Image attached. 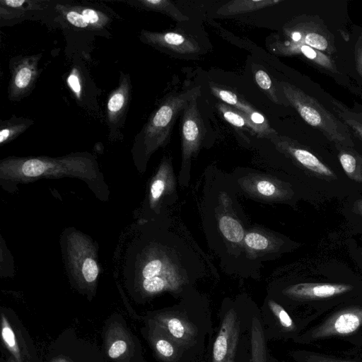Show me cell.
Masks as SVG:
<instances>
[{"mask_svg": "<svg viewBox=\"0 0 362 362\" xmlns=\"http://www.w3.org/2000/svg\"><path fill=\"white\" fill-rule=\"evenodd\" d=\"M280 84L286 98L304 121L337 145L354 146L349 129L335 114L294 85L284 81Z\"/></svg>", "mask_w": 362, "mask_h": 362, "instance_id": "6da1fadb", "label": "cell"}, {"mask_svg": "<svg viewBox=\"0 0 362 362\" xmlns=\"http://www.w3.org/2000/svg\"><path fill=\"white\" fill-rule=\"evenodd\" d=\"M199 87L165 98L136 136L134 148L150 155L168 139L177 115L199 95Z\"/></svg>", "mask_w": 362, "mask_h": 362, "instance_id": "7a4b0ae2", "label": "cell"}, {"mask_svg": "<svg viewBox=\"0 0 362 362\" xmlns=\"http://www.w3.org/2000/svg\"><path fill=\"white\" fill-rule=\"evenodd\" d=\"M93 168L90 156L76 154L62 158H10L1 162V169L10 175L35 177L40 175L59 173H85Z\"/></svg>", "mask_w": 362, "mask_h": 362, "instance_id": "3957f363", "label": "cell"}, {"mask_svg": "<svg viewBox=\"0 0 362 362\" xmlns=\"http://www.w3.org/2000/svg\"><path fill=\"white\" fill-rule=\"evenodd\" d=\"M276 42L308 45L332 57L337 52L333 35L323 23L310 16L290 23L284 28L283 37Z\"/></svg>", "mask_w": 362, "mask_h": 362, "instance_id": "277c9868", "label": "cell"}, {"mask_svg": "<svg viewBox=\"0 0 362 362\" xmlns=\"http://www.w3.org/2000/svg\"><path fill=\"white\" fill-rule=\"evenodd\" d=\"M42 54L18 56L10 59L11 78L8 87V98L11 101H20L33 91L40 75L39 62Z\"/></svg>", "mask_w": 362, "mask_h": 362, "instance_id": "5b68a950", "label": "cell"}, {"mask_svg": "<svg viewBox=\"0 0 362 362\" xmlns=\"http://www.w3.org/2000/svg\"><path fill=\"white\" fill-rule=\"evenodd\" d=\"M130 76L121 72L118 86L110 93L106 106L107 122L110 136L119 132L125 120L132 94Z\"/></svg>", "mask_w": 362, "mask_h": 362, "instance_id": "8992f818", "label": "cell"}, {"mask_svg": "<svg viewBox=\"0 0 362 362\" xmlns=\"http://www.w3.org/2000/svg\"><path fill=\"white\" fill-rule=\"evenodd\" d=\"M139 38L144 43L157 49L180 54H195L201 49L193 37L175 31L152 32L143 30Z\"/></svg>", "mask_w": 362, "mask_h": 362, "instance_id": "52a82bcc", "label": "cell"}, {"mask_svg": "<svg viewBox=\"0 0 362 362\" xmlns=\"http://www.w3.org/2000/svg\"><path fill=\"white\" fill-rule=\"evenodd\" d=\"M194 98L183 110L181 122L182 154L189 158L199 148L204 136V126Z\"/></svg>", "mask_w": 362, "mask_h": 362, "instance_id": "ba28073f", "label": "cell"}, {"mask_svg": "<svg viewBox=\"0 0 362 362\" xmlns=\"http://www.w3.org/2000/svg\"><path fill=\"white\" fill-rule=\"evenodd\" d=\"M57 8L65 21L76 28L100 30L110 22L105 13L91 6L58 4Z\"/></svg>", "mask_w": 362, "mask_h": 362, "instance_id": "9c48e42d", "label": "cell"}, {"mask_svg": "<svg viewBox=\"0 0 362 362\" xmlns=\"http://www.w3.org/2000/svg\"><path fill=\"white\" fill-rule=\"evenodd\" d=\"M50 3L45 0H0L1 25L28 18L46 10Z\"/></svg>", "mask_w": 362, "mask_h": 362, "instance_id": "30bf717a", "label": "cell"}, {"mask_svg": "<svg viewBox=\"0 0 362 362\" xmlns=\"http://www.w3.org/2000/svg\"><path fill=\"white\" fill-rule=\"evenodd\" d=\"M362 325V308L341 311L331 317L314 333L316 337L347 334L355 332Z\"/></svg>", "mask_w": 362, "mask_h": 362, "instance_id": "8fae6325", "label": "cell"}, {"mask_svg": "<svg viewBox=\"0 0 362 362\" xmlns=\"http://www.w3.org/2000/svg\"><path fill=\"white\" fill-rule=\"evenodd\" d=\"M167 265L160 258L152 257L145 261L139 269V276L144 291L155 293L163 291L166 286L164 274Z\"/></svg>", "mask_w": 362, "mask_h": 362, "instance_id": "7c38bea8", "label": "cell"}, {"mask_svg": "<svg viewBox=\"0 0 362 362\" xmlns=\"http://www.w3.org/2000/svg\"><path fill=\"white\" fill-rule=\"evenodd\" d=\"M279 145L298 163L307 169L322 175H332V172L315 154L310 151L296 145L289 139L279 141Z\"/></svg>", "mask_w": 362, "mask_h": 362, "instance_id": "4fadbf2b", "label": "cell"}, {"mask_svg": "<svg viewBox=\"0 0 362 362\" xmlns=\"http://www.w3.org/2000/svg\"><path fill=\"white\" fill-rule=\"evenodd\" d=\"M351 289L348 285L332 284H300L291 288L293 294L306 298H325L345 293Z\"/></svg>", "mask_w": 362, "mask_h": 362, "instance_id": "5bb4252c", "label": "cell"}, {"mask_svg": "<svg viewBox=\"0 0 362 362\" xmlns=\"http://www.w3.org/2000/svg\"><path fill=\"white\" fill-rule=\"evenodd\" d=\"M125 3L141 9L162 13L179 22L189 20L187 16L168 0H128Z\"/></svg>", "mask_w": 362, "mask_h": 362, "instance_id": "9a60e30c", "label": "cell"}, {"mask_svg": "<svg viewBox=\"0 0 362 362\" xmlns=\"http://www.w3.org/2000/svg\"><path fill=\"white\" fill-rule=\"evenodd\" d=\"M279 0H234L221 6L217 13L221 16H231L257 11L280 3Z\"/></svg>", "mask_w": 362, "mask_h": 362, "instance_id": "2e32d148", "label": "cell"}, {"mask_svg": "<svg viewBox=\"0 0 362 362\" xmlns=\"http://www.w3.org/2000/svg\"><path fill=\"white\" fill-rule=\"evenodd\" d=\"M71 256L74 269L82 279L88 284L94 283L99 273L95 259L88 252L73 251Z\"/></svg>", "mask_w": 362, "mask_h": 362, "instance_id": "e0dca14e", "label": "cell"}, {"mask_svg": "<svg viewBox=\"0 0 362 362\" xmlns=\"http://www.w3.org/2000/svg\"><path fill=\"white\" fill-rule=\"evenodd\" d=\"M34 124V120L28 117L11 118L0 122V145L11 142L25 132Z\"/></svg>", "mask_w": 362, "mask_h": 362, "instance_id": "ac0fdd59", "label": "cell"}, {"mask_svg": "<svg viewBox=\"0 0 362 362\" xmlns=\"http://www.w3.org/2000/svg\"><path fill=\"white\" fill-rule=\"evenodd\" d=\"M211 90L213 94L219 98L224 103L238 109L247 116L255 108H253L247 102L243 100L235 93L221 88L215 85H210Z\"/></svg>", "mask_w": 362, "mask_h": 362, "instance_id": "d6986e66", "label": "cell"}, {"mask_svg": "<svg viewBox=\"0 0 362 362\" xmlns=\"http://www.w3.org/2000/svg\"><path fill=\"white\" fill-rule=\"evenodd\" d=\"M218 110L229 124L238 129H246L254 132L252 126L245 114L226 103H218Z\"/></svg>", "mask_w": 362, "mask_h": 362, "instance_id": "ffe728a7", "label": "cell"}, {"mask_svg": "<svg viewBox=\"0 0 362 362\" xmlns=\"http://www.w3.org/2000/svg\"><path fill=\"white\" fill-rule=\"evenodd\" d=\"M1 337L16 362H23L15 333L4 314H1Z\"/></svg>", "mask_w": 362, "mask_h": 362, "instance_id": "44dd1931", "label": "cell"}, {"mask_svg": "<svg viewBox=\"0 0 362 362\" xmlns=\"http://www.w3.org/2000/svg\"><path fill=\"white\" fill-rule=\"evenodd\" d=\"M220 229L225 238L232 242L239 243L244 237V230L240 223L235 218L225 216L219 222Z\"/></svg>", "mask_w": 362, "mask_h": 362, "instance_id": "7402d4cb", "label": "cell"}, {"mask_svg": "<svg viewBox=\"0 0 362 362\" xmlns=\"http://www.w3.org/2000/svg\"><path fill=\"white\" fill-rule=\"evenodd\" d=\"M66 82L78 101L82 102L85 98V90L86 89V81L81 69L74 66L66 78Z\"/></svg>", "mask_w": 362, "mask_h": 362, "instance_id": "603a6c76", "label": "cell"}, {"mask_svg": "<svg viewBox=\"0 0 362 362\" xmlns=\"http://www.w3.org/2000/svg\"><path fill=\"white\" fill-rule=\"evenodd\" d=\"M255 78L259 87L267 92L274 102L278 103V98L272 88V82L268 74L264 70H257L255 74Z\"/></svg>", "mask_w": 362, "mask_h": 362, "instance_id": "cb8c5ba5", "label": "cell"}, {"mask_svg": "<svg viewBox=\"0 0 362 362\" xmlns=\"http://www.w3.org/2000/svg\"><path fill=\"white\" fill-rule=\"evenodd\" d=\"M344 170L349 175L355 173L357 167V158L351 152L341 150L339 156Z\"/></svg>", "mask_w": 362, "mask_h": 362, "instance_id": "d4e9b609", "label": "cell"}, {"mask_svg": "<svg viewBox=\"0 0 362 362\" xmlns=\"http://www.w3.org/2000/svg\"><path fill=\"white\" fill-rule=\"evenodd\" d=\"M245 243L249 247L257 250H264L269 245L268 239L257 233L247 234L245 237Z\"/></svg>", "mask_w": 362, "mask_h": 362, "instance_id": "484cf974", "label": "cell"}, {"mask_svg": "<svg viewBox=\"0 0 362 362\" xmlns=\"http://www.w3.org/2000/svg\"><path fill=\"white\" fill-rule=\"evenodd\" d=\"M227 339L226 337L223 335L220 334L214 345V359L217 361H222L227 352Z\"/></svg>", "mask_w": 362, "mask_h": 362, "instance_id": "4316f807", "label": "cell"}, {"mask_svg": "<svg viewBox=\"0 0 362 362\" xmlns=\"http://www.w3.org/2000/svg\"><path fill=\"white\" fill-rule=\"evenodd\" d=\"M127 349V344L123 339H117L112 343L108 349V356L111 358H117L121 356Z\"/></svg>", "mask_w": 362, "mask_h": 362, "instance_id": "83f0119b", "label": "cell"}, {"mask_svg": "<svg viewBox=\"0 0 362 362\" xmlns=\"http://www.w3.org/2000/svg\"><path fill=\"white\" fill-rule=\"evenodd\" d=\"M165 184L161 177L155 179L151 186V201L156 202L161 197L165 190Z\"/></svg>", "mask_w": 362, "mask_h": 362, "instance_id": "f1b7e54d", "label": "cell"}, {"mask_svg": "<svg viewBox=\"0 0 362 362\" xmlns=\"http://www.w3.org/2000/svg\"><path fill=\"white\" fill-rule=\"evenodd\" d=\"M270 305L274 313L278 316L282 325L286 327H290L293 322L288 314L280 305L274 302H271Z\"/></svg>", "mask_w": 362, "mask_h": 362, "instance_id": "f546056e", "label": "cell"}, {"mask_svg": "<svg viewBox=\"0 0 362 362\" xmlns=\"http://www.w3.org/2000/svg\"><path fill=\"white\" fill-rule=\"evenodd\" d=\"M257 192L264 196L269 197L274 194L276 187L267 180H260L256 185Z\"/></svg>", "mask_w": 362, "mask_h": 362, "instance_id": "4dcf8cb0", "label": "cell"}, {"mask_svg": "<svg viewBox=\"0 0 362 362\" xmlns=\"http://www.w3.org/2000/svg\"><path fill=\"white\" fill-rule=\"evenodd\" d=\"M168 327L170 332L176 338H181L184 335V327L177 318L170 319L168 323Z\"/></svg>", "mask_w": 362, "mask_h": 362, "instance_id": "1f68e13d", "label": "cell"}, {"mask_svg": "<svg viewBox=\"0 0 362 362\" xmlns=\"http://www.w3.org/2000/svg\"><path fill=\"white\" fill-rule=\"evenodd\" d=\"M355 63L358 74L362 78V35L358 37L355 45Z\"/></svg>", "mask_w": 362, "mask_h": 362, "instance_id": "d6a6232c", "label": "cell"}, {"mask_svg": "<svg viewBox=\"0 0 362 362\" xmlns=\"http://www.w3.org/2000/svg\"><path fill=\"white\" fill-rule=\"evenodd\" d=\"M157 351L163 356L169 357L173 354V346L165 339H159L156 344Z\"/></svg>", "mask_w": 362, "mask_h": 362, "instance_id": "836d02e7", "label": "cell"}, {"mask_svg": "<svg viewBox=\"0 0 362 362\" xmlns=\"http://www.w3.org/2000/svg\"><path fill=\"white\" fill-rule=\"evenodd\" d=\"M314 362H341V361H333V360L328 359V358H321V357L315 356Z\"/></svg>", "mask_w": 362, "mask_h": 362, "instance_id": "e575fe53", "label": "cell"}, {"mask_svg": "<svg viewBox=\"0 0 362 362\" xmlns=\"http://www.w3.org/2000/svg\"><path fill=\"white\" fill-rule=\"evenodd\" d=\"M6 362H16V361L13 358V359H8L7 361Z\"/></svg>", "mask_w": 362, "mask_h": 362, "instance_id": "d590c367", "label": "cell"}]
</instances>
